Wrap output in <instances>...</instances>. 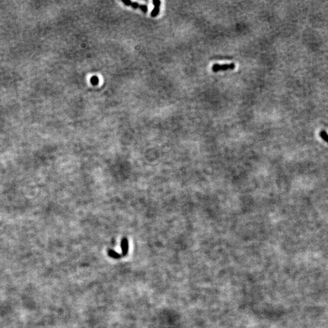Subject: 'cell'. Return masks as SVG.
<instances>
[{
  "label": "cell",
  "instance_id": "cell-1",
  "mask_svg": "<svg viewBox=\"0 0 328 328\" xmlns=\"http://www.w3.org/2000/svg\"><path fill=\"white\" fill-rule=\"evenodd\" d=\"M235 68V64L234 63H230V64H215L212 66V71L215 73H218L220 71H226L228 70H233Z\"/></svg>",
  "mask_w": 328,
  "mask_h": 328
},
{
  "label": "cell",
  "instance_id": "cell-2",
  "mask_svg": "<svg viewBox=\"0 0 328 328\" xmlns=\"http://www.w3.org/2000/svg\"><path fill=\"white\" fill-rule=\"evenodd\" d=\"M122 2L125 5L131 6V7H133L134 9L139 8L140 9H141V10H142L143 12H145V13H147L148 12V7L146 5L140 4L137 3H134V2L129 1V0H127V1H122Z\"/></svg>",
  "mask_w": 328,
  "mask_h": 328
},
{
  "label": "cell",
  "instance_id": "cell-3",
  "mask_svg": "<svg viewBox=\"0 0 328 328\" xmlns=\"http://www.w3.org/2000/svg\"><path fill=\"white\" fill-rule=\"evenodd\" d=\"M153 4H154V9L152 10V13H151V15L153 17H156L157 15H158L159 12V8H160V6H161V2L159 0H154L153 1Z\"/></svg>",
  "mask_w": 328,
  "mask_h": 328
},
{
  "label": "cell",
  "instance_id": "cell-4",
  "mask_svg": "<svg viewBox=\"0 0 328 328\" xmlns=\"http://www.w3.org/2000/svg\"><path fill=\"white\" fill-rule=\"evenodd\" d=\"M121 247L122 250V255L125 256L128 252V241L126 238H124L121 242Z\"/></svg>",
  "mask_w": 328,
  "mask_h": 328
},
{
  "label": "cell",
  "instance_id": "cell-5",
  "mask_svg": "<svg viewBox=\"0 0 328 328\" xmlns=\"http://www.w3.org/2000/svg\"><path fill=\"white\" fill-rule=\"evenodd\" d=\"M108 255H109V256H110L111 257H112L113 258H116V259L120 258L121 256H122L119 253H117L116 252H115L114 250H109Z\"/></svg>",
  "mask_w": 328,
  "mask_h": 328
},
{
  "label": "cell",
  "instance_id": "cell-6",
  "mask_svg": "<svg viewBox=\"0 0 328 328\" xmlns=\"http://www.w3.org/2000/svg\"><path fill=\"white\" fill-rule=\"evenodd\" d=\"M320 136L321 138L324 140L325 142L328 143V134L325 131H321L320 133Z\"/></svg>",
  "mask_w": 328,
  "mask_h": 328
},
{
  "label": "cell",
  "instance_id": "cell-7",
  "mask_svg": "<svg viewBox=\"0 0 328 328\" xmlns=\"http://www.w3.org/2000/svg\"><path fill=\"white\" fill-rule=\"evenodd\" d=\"M98 78L97 76H93L91 78V82L92 83V84H94V85H96L98 83Z\"/></svg>",
  "mask_w": 328,
  "mask_h": 328
}]
</instances>
